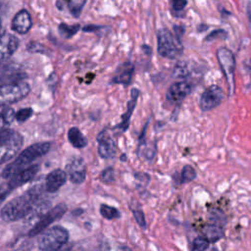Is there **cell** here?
I'll return each mask as SVG.
<instances>
[{
    "instance_id": "83f0119b",
    "label": "cell",
    "mask_w": 251,
    "mask_h": 251,
    "mask_svg": "<svg viewBox=\"0 0 251 251\" xmlns=\"http://www.w3.org/2000/svg\"><path fill=\"white\" fill-rule=\"evenodd\" d=\"M100 180L104 183H112L115 180V171L113 168H106L100 175Z\"/></svg>"
},
{
    "instance_id": "8fae6325",
    "label": "cell",
    "mask_w": 251,
    "mask_h": 251,
    "mask_svg": "<svg viewBox=\"0 0 251 251\" xmlns=\"http://www.w3.org/2000/svg\"><path fill=\"white\" fill-rule=\"evenodd\" d=\"M66 173L73 183H81L86 177V167L84 161L79 157L71 159L66 165Z\"/></svg>"
},
{
    "instance_id": "603a6c76",
    "label": "cell",
    "mask_w": 251,
    "mask_h": 251,
    "mask_svg": "<svg viewBox=\"0 0 251 251\" xmlns=\"http://www.w3.org/2000/svg\"><path fill=\"white\" fill-rule=\"evenodd\" d=\"M100 214L103 218L107 220H116L121 217V213L117 208L106 204H102L100 206Z\"/></svg>"
},
{
    "instance_id": "d4e9b609",
    "label": "cell",
    "mask_w": 251,
    "mask_h": 251,
    "mask_svg": "<svg viewBox=\"0 0 251 251\" xmlns=\"http://www.w3.org/2000/svg\"><path fill=\"white\" fill-rule=\"evenodd\" d=\"M86 0H67L68 9L74 17H78Z\"/></svg>"
},
{
    "instance_id": "d6a6232c",
    "label": "cell",
    "mask_w": 251,
    "mask_h": 251,
    "mask_svg": "<svg viewBox=\"0 0 251 251\" xmlns=\"http://www.w3.org/2000/svg\"><path fill=\"white\" fill-rule=\"evenodd\" d=\"M226 36V32L224 31V30H222V29H217V30H215V31H213V32H211L207 37H206V39L205 40H212V39H215L216 37H223V38H225Z\"/></svg>"
},
{
    "instance_id": "7c38bea8",
    "label": "cell",
    "mask_w": 251,
    "mask_h": 251,
    "mask_svg": "<svg viewBox=\"0 0 251 251\" xmlns=\"http://www.w3.org/2000/svg\"><path fill=\"white\" fill-rule=\"evenodd\" d=\"M192 90V85L188 81H177L173 83L166 95V99L171 104H178L181 102Z\"/></svg>"
},
{
    "instance_id": "d590c367",
    "label": "cell",
    "mask_w": 251,
    "mask_h": 251,
    "mask_svg": "<svg viewBox=\"0 0 251 251\" xmlns=\"http://www.w3.org/2000/svg\"><path fill=\"white\" fill-rule=\"evenodd\" d=\"M175 31H176V36L179 38L182 33H183V27H179V26H175Z\"/></svg>"
},
{
    "instance_id": "836d02e7",
    "label": "cell",
    "mask_w": 251,
    "mask_h": 251,
    "mask_svg": "<svg viewBox=\"0 0 251 251\" xmlns=\"http://www.w3.org/2000/svg\"><path fill=\"white\" fill-rule=\"evenodd\" d=\"M172 5L175 11H181L186 6V0H172Z\"/></svg>"
},
{
    "instance_id": "ba28073f",
    "label": "cell",
    "mask_w": 251,
    "mask_h": 251,
    "mask_svg": "<svg viewBox=\"0 0 251 251\" xmlns=\"http://www.w3.org/2000/svg\"><path fill=\"white\" fill-rule=\"evenodd\" d=\"M24 144V138L21 133L15 132L4 142L0 144V166L9 162L18 155Z\"/></svg>"
},
{
    "instance_id": "52a82bcc",
    "label": "cell",
    "mask_w": 251,
    "mask_h": 251,
    "mask_svg": "<svg viewBox=\"0 0 251 251\" xmlns=\"http://www.w3.org/2000/svg\"><path fill=\"white\" fill-rule=\"evenodd\" d=\"M67 211V206L64 203L58 204L56 206H54L53 208L49 209L47 212H45V214H43V216L32 226V227L29 229L28 231V236L32 237V236H36L40 233H42L45 229H47V227L53 224L55 221L61 219L64 214Z\"/></svg>"
},
{
    "instance_id": "44dd1931",
    "label": "cell",
    "mask_w": 251,
    "mask_h": 251,
    "mask_svg": "<svg viewBox=\"0 0 251 251\" xmlns=\"http://www.w3.org/2000/svg\"><path fill=\"white\" fill-rule=\"evenodd\" d=\"M204 236L210 241L215 242L224 236V230L220 226L211 225L208 226L204 230Z\"/></svg>"
},
{
    "instance_id": "e575fe53",
    "label": "cell",
    "mask_w": 251,
    "mask_h": 251,
    "mask_svg": "<svg viewBox=\"0 0 251 251\" xmlns=\"http://www.w3.org/2000/svg\"><path fill=\"white\" fill-rule=\"evenodd\" d=\"M13 133H14V130L9 129V128H6V129H4V130H1V131H0V144H1L2 142H4L5 140H7Z\"/></svg>"
},
{
    "instance_id": "2e32d148",
    "label": "cell",
    "mask_w": 251,
    "mask_h": 251,
    "mask_svg": "<svg viewBox=\"0 0 251 251\" xmlns=\"http://www.w3.org/2000/svg\"><path fill=\"white\" fill-rule=\"evenodd\" d=\"M31 25L32 22L29 13L26 10H21L14 16L11 23V27L17 33L25 34L30 29Z\"/></svg>"
},
{
    "instance_id": "4dcf8cb0",
    "label": "cell",
    "mask_w": 251,
    "mask_h": 251,
    "mask_svg": "<svg viewBox=\"0 0 251 251\" xmlns=\"http://www.w3.org/2000/svg\"><path fill=\"white\" fill-rule=\"evenodd\" d=\"M12 190H13V188L10 186L8 181L0 183V205L4 202V200L11 193Z\"/></svg>"
},
{
    "instance_id": "6da1fadb",
    "label": "cell",
    "mask_w": 251,
    "mask_h": 251,
    "mask_svg": "<svg viewBox=\"0 0 251 251\" xmlns=\"http://www.w3.org/2000/svg\"><path fill=\"white\" fill-rule=\"evenodd\" d=\"M43 193V186L36 184L25 191L20 196L10 200L0 212V217L6 222H15L25 219L35 204L40 200Z\"/></svg>"
},
{
    "instance_id": "7a4b0ae2",
    "label": "cell",
    "mask_w": 251,
    "mask_h": 251,
    "mask_svg": "<svg viewBox=\"0 0 251 251\" xmlns=\"http://www.w3.org/2000/svg\"><path fill=\"white\" fill-rule=\"evenodd\" d=\"M50 142H37L24 149L17 158L10 163L2 172V176L9 178L15 173L28 167L33 161L45 155L50 150Z\"/></svg>"
},
{
    "instance_id": "9a60e30c",
    "label": "cell",
    "mask_w": 251,
    "mask_h": 251,
    "mask_svg": "<svg viewBox=\"0 0 251 251\" xmlns=\"http://www.w3.org/2000/svg\"><path fill=\"white\" fill-rule=\"evenodd\" d=\"M67 181V173L61 169L50 172L45 178V189L48 192L58 191Z\"/></svg>"
},
{
    "instance_id": "d6986e66",
    "label": "cell",
    "mask_w": 251,
    "mask_h": 251,
    "mask_svg": "<svg viewBox=\"0 0 251 251\" xmlns=\"http://www.w3.org/2000/svg\"><path fill=\"white\" fill-rule=\"evenodd\" d=\"M25 76V74L22 71H19L18 69L3 68L0 70V84L19 82L22 81Z\"/></svg>"
},
{
    "instance_id": "cb8c5ba5",
    "label": "cell",
    "mask_w": 251,
    "mask_h": 251,
    "mask_svg": "<svg viewBox=\"0 0 251 251\" xmlns=\"http://www.w3.org/2000/svg\"><path fill=\"white\" fill-rule=\"evenodd\" d=\"M79 25H66V24H61L58 26V30L60 34L65 37V38H71L73 37L79 29Z\"/></svg>"
},
{
    "instance_id": "7402d4cb",
    "label": "cell",
    "mask_w": 251,
    "mask_h": 251,
    "mask_svg": "<svg viewBox=\"0 0 251 251\" xmlns=\"http://www.w3.org/2000/svg\"><path fill=\"white\" fill-rule=\"evenodd\" d=\"M16 119V113L13 109L8 108L6 110H2L0 112V131L4 130L8 127L11 123Z\"/></svg>"
},
{
    "instance_id": "1f68e13d",
    "label": "cell",
    "mask_w": 251,
    "mask_h": 251,
    "mask_svg": "<svg viewBox=\"0 0 251 251\" xmlns=\"http://www.w3.org/2000/svg\"><path fill=\"white\" fill-rule=\"evenodd\" d=\"M174 75L177 77H183L187 75V69L184 64H178L176 66L174 70Z\"/></svg>"
},
{
    "instance_id": "8d00e7d4",
    "label": "cell",
    "mask_w": 251,
    "mask_h": 251,
    "mask_svg": "<svg viewBox=\"0 0 251 251\" xmlns=\"http://www.w3.org/2000/svg\"><path fill=\"white\" fill-rule=\"evenodd\" d=\"M0 31H1V19H0Z\"/></svg>"
},
{
    "instance_id": "74e56055",
    "label": "cell",
    "mask_w": 251,
    "mask_h": 251,
    "mask_svg": "<svg viewBox=\"0 0 251 251\" xmlns=\"http://www.w3.org/2000/svg\"><path fill=\"white\" fill-rule=\"evenodd\" d=\"M2 111V105H0V112Z\"/></svg>"
},
{
    "instance_id": "9c48e42d",
    "label": "cell",
    "mask_w": 251,
    "mask_h": 251,
    "mask_svg": "<svg viewBox=\"0 0 251 251\" xmlns=\"http://www.w3.org/2000/svg\"><path fill=\"white\" fill-rule=\"evenodd\" d=\"M225 98V93L218 85L208 86L200 97V108L202 111H211L218 107Z\"/></svg>"
},
{
    "instance_id": "e0dca14e",
    "label": "cell",
    "mask_w": 251,
    "mask_h": 251,
    "mask_svg": "<svg viewBox=\"0 0 251 251\" xmlns=\"http://www.w3.org/2000/svg\"><path fill=\"white\" fill-rule=\"evenodd\" d=\"M134 73V67L131 63L126 62L118 67L115 75L112 77V81L117 84H123L125 86L131 82V78Z\"/></svg>"
},
{
    "instance_id": "277c9868",
    "label": "cell",
    "mask_w": 251,
    "mask_h": 251,
    "mask_svg": "<svg viewBox=\"0 0 251 251\" xmlns=\"http://www.w3.org/2000/svg\"><path fill=\"white\" fill-rule=\"evenodd\" d=\"M69 239V232L62 226H55L45 229L38 238V248L43 251H55L62 248Z\"/></svg>"
},
{
    "instance_id": "30bf717a",
    "label": "cell",
    "mask_w": 251,
    "mask_h": 251,
    "mask_svg": "<svg viewBox=\"0 0 251 251\" xmlns=\"http://www.w3.org/2000/svg\"><path fill=\"white\" fill-rule=\"evenodd\" d=\"M98 154L103 159H111L116 155V141L109 129H103L97 136Z\"/></svg>"
},
{
    "instance_id": "4316f807",
    "label": "cell",
    "mask_w": 251,
    "mask_h": 251,
    "mask_svg": "<svg viewBox=\"0 0 251 251\" xmlns=\"http://www.w3.org/2000/svg\"><path fill=\"white\" fill-rule=\"evenodd\" d=\"M209 245H210V241L205 236H199L193 240L191 244V249L202 251V250L208 249Z\"/></svg>"
},
{
    "instance_id": "f546056e",
    "label": "cell",
    "mask_w": 251,
    "mask_h": 251,
    "mask_svg": "<svg viewBox=\"0 0 251 251\" xmlns=\"http://www.w3.org/2000/svg\"><path fill=\"white\" fill-rule=\"evenodd\" d=\"M132 213H133V216H134V218H135L136 223H137L142 228H146L147 224H146L145 217H144V214H143L142 210H141V209H132Z\"/></svg>"
},
{
    "instance_id": "4fadbf2b",
    "label": "cell",
    "mask_w": 251,
    "mask_h": 251,
    "mask_svg": "<svg viewBox=\"0 0 251 251\" xmlns=\"http://www.w3.org/2000/svg\"><path fill=\"white\" fill-rule=\"evenodd\" d=\"M39 165L35 164V165H31L28 166L25 169H22L21 171L15 173L14 175H12L9 177L8 183L10 184V186L15 189L19 186H22L24 184H25L26 182L30 181L31 179L34 178V176H36V174L39 172Z\"/></svg>"
},
{
    "instance_id": "3957f363",
    "label": "cell",
    "mask_w": 251,
    "mask_h": 251,
    "mask_svg": "<svg viewBox=\"0 0 251 251\" xmlns=\"http://www.w3.org/2000/svg\"><path fill=\"white\" fill-rule=\"evenodd\" d=\"M158 53L168 59H176L182 54L183 47L176 35L169 29L161 28L157 33Z\"/></svg>"
},
{
    "instance_id": "484cf974",
    "label": "cell",
    "mask_w": 251,
    "mask_h": 251,
    "mask_svg": "<svg viewBox=\"0 0 251 251\" xmlns=\"http://www.w3.org/2000/svg\"><path fill=\"white\" fill-rule=\"evenodd\" d=\"M181 182L186 183L192 181L196 177V171L190 165H185L181 170Z\"/></svg>"
},
{
    "instance_id": "f35d334b",
    "label": "cell",
    "mask_w": 251,
    "mask_h": 251,
    "mask_svg": "<svg viewBox=\"0 0 251 251\" xmlns=\"http://www.w3.org/2000/svg\"><path fill=\"white\" fill-rule=\"evenodd\" d=\"M1 33H2V32H1V31H0V34H1Z\"/></svg>"
},
{
    "instance_id": "5b68a950",
    "label": "cell",
    "mask_w": 251,
    "mask_h": 251,
    "mask_svg": "<svg viewBox=\"0 0 251 251\" xmlns=\"http://www.w3.org/2000/svg\"><path fill=\"white\" fill-rule=\"evenodd\" d=\"M30 87L25 81L0 84V105L5 106L16 103L28 95Z\"/></svg>"
},
{
    "instance_id": "ffe728a7",
    "label": "cell",
    "mask_w": 251,
    "mask_h": 251,
    "mask_svg": "<svg viewBox=\"0 0 251 251\" xmlns=\"http://www.w3.org/2000/svg\"><path fill=\"white\" fill-rule=\"evenodd\" d=\"M68 139L75 148H83L87 145V139L77 127H71L68 131Z\"/></svg>"
},
{
    "instance_id": "f1b7e54d",
    "label": "cell",
    "mask_w": 251,
    "mask_h": 251,
    "mask_svg": "<svg viewBox=\"0 0 251 251\" xmlns=\"http://www.w3.org/2000/svg\"><path fill=\"white\" fill-rule=\"evenodd\" d=\"M32 109L31 108H23L19 112L16 113V120L18 122H25L32 116Z\"/></svg>"
},
{
    "instance_id": "ac0fdd59",
    "label": "cell",
    "mask_w": 251,
    "mask_h": 251,
    "mask_svg": "<svg viewBox=\"0 0 251 251\" xmlns=\"http://www.w3.org/2000/svg\"><path fill=\"white\" fill-rule=\"evenodd\" d=\"M139 97V90L136 88H132L130 91V99L127 102V108H126V112L122 116V122L119 125V127L122 130H126L128 126H129V122H130V117L133 113V110L136 106V102L137 99Z\"/></svg>"
},
{
    "instance_id": "8992f818",
    "label": "cell",
    "mask_w": 251,
    "mask_h": 251,
    "mask_svg": "<svg viewBox=\"0 0 251 251\" xmlns=\"http://www.w3.org/2000/svg\"><path fill=\"white\" fill-rule=\"evenodd\" d=\"M217 58L222 69L224 75L226 76V82L229 88V94L232 95L234 92V71H235V59L232 52L222 47L217 51Z\"/></svg>"
},
{
    "instance_id": "5bb4252c",
    "label": "cell",
    "mask_w": 251,
    "mask_h": 251,
    "mask_svg": "<svg viewBox=\"0 0 251 251\" xmlns=\"http://www.w3.org/2000/svg\"><path fill=\"white\" fill-rule=\"evenodd\" d=\"M19 47V39L10 33L0 34V63L12 56Z\"/></svg>"
}]
</instances>
